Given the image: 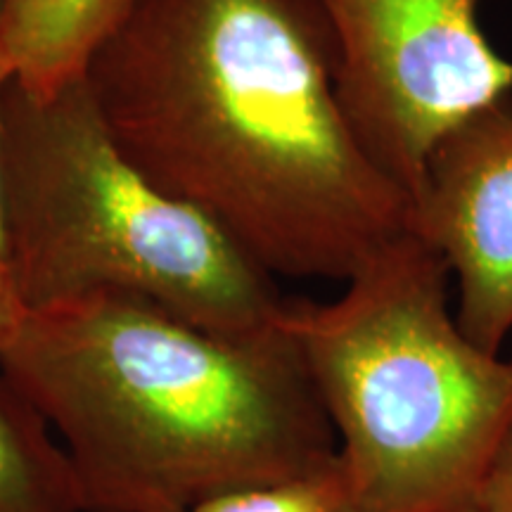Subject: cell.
I'll list each match as a JSON object with an SVG mask.
<instances>
[{
  "mask_svg": "<svg viewBox=\"0 0 512 512\" xmlns=\"http://www.w3.org/2000/svg\"><path fill=\"white\" fill-rule=\"evenodd\" d=\"M3 12H5V0H0V22H3Z\"/></svg>",
  "mask_w": 512,
  "mask_h": 512,
  "instance_id": "cell-13",
  "label": "cell"
},
{
  "mask_svg": "<svg viewBox=\"0 0 512 512\" xmlns=\"http://www.w3.org/2000/svg\"><path fill=\"white\" fill-rule=\"evenodd\" d=\"M470 512H512V432Z\"/></svg>",
  "mask_w": 512,
  "mask_h": 512,
  "instance_id": "cell-10",
  "label": "cell"
},
{
  "mask_svg": "<svg viewBox=\"0 0 512 512\" xmlns=\"http://www.w3.org/2000/svg\"><path fill=\"white\" fill-rule=\"evenodd\" d=\"M344 112L415 202L441 140L512 98V60L479 24L484 0H316Z\"/></svg>",
  "mask_w": 512,
  "mask_h": 512,
  "instance_id": "cell-5",
  "label": "cell"
},
{
  "mask_svg": "<svg viewBox=\"0 0 512 512\" xmlns=\"http://www.w3.org/2000/svg\"><path fill=\"white\" fill-rule=\"evenodd\" d=\"M0 176L5 268L27 313L112 292L228 335L283 318L273 275L128 162L81 76L50 93L10 81Z\"/></svg>",
  "mask_w": 512,
  "mask_h": 512,
  "instance_id": "cell-4",
  "label": "cell"
},
{
  "mask_svg": "<svg viewBox=\"0 0 512 512\" xmlns=\"http://www.w3.org/2000/svg\"><path fill=\"white\" fill-rule=\"evenodd\" d=\"M183 512H363L339 458L309 475L247 486L207 498Z\"/></svg>",
  "mask_w": 512,
  "mask_h": 512,
  "instance_id": "cell-9",
  "label": "cell"
},
{
  "mask_svg": "<svg viewBox=\"0 0 512 512\" xmlns=\"http://www.w3.org/2000/svg\"><path fill=\"white\" fill-rule=\"evenodd\" d=\"M415 230L280 318L363 512H470L512 432V356L477 347Z\"/></svg>",
  "mask_w": 512,
  "mask_h": 512,
  "instance_id": "cell-3",
  "label": "cell"
},
{
  "mask_svg": "<svg viewBox=\"0 0 512 512\" xmlns=\"http://www.w3.org/2000/svg\"><path fill=\"white\" fill-rule=\"evenodd\" d=\"M413 230L456 280L460 330L501 354L512 332V98L441 140L413 202Z\"/></svg>",
  "mask_w": 512,
  "mask_h": 512,
  "instance_id": "cell-6",
  "label": "cell"
},
{
  "mask_svg": "<svg viewBox=\"0 0 512 512\" xmlns=\"http://www.w3.org/2000/svg\"><path fill=\"white\" fill-rule=\"evenodd\" d=\"M0 373L60 441L83 512H183L337 456L283 323L228 335L91 294L24 313Z\"/></svg>",
  "mask_w": 512,
  "mask_h": 512,
  "instance_id": "cell-2",
  "label": "cell"
},
{
  "mask_svg": "<svg viewBox=\"0 0 512 512\" xmlns=\"http://www.w3.org/2000/svg\"><path fill=\"white\" fill-rule=\"evenodd\" d=\"M15 79V67L10 57L0 48V133H3V95L10 81ZM0 266H5V230H3V176H0Z\"/></svg>",
  "mask_w": 512,
  "mask_h": 512,
  "instance_id": "cell-12",
  "label": "cell"
},
{
  "mask_svg": "<svg viewBox=\"0 0 512 512\" xmlns=\"http://www.w3.org/2000/svg\"><path fill=\"white\" fill-rule=\"evenodd\" d=\"M128 0H5L0 48L15 81L50 93L83 72L91 50Z\"/></svg>",
  "mask_w": 512,
  "mask_h": 512,
  "instance_id": "cell-7",
  "label": "cell"
},
{
  "mask_svg": "<svg viewBox=\"0 0 512 512\" xmlns=\"http://www.w3.org/2000/svg\"><path fill=\"white\" fill-rule=\"evenodd\" d=\"M24 306L19 304L15 287L8 275V268L0 266V347L8 342L12 332L17 330V325L24 318Z\"/></svg>",
  "mask_w": 512,
  "mask_h": 512,
  "instance_id": "cell-11",
  "label": "cell"
},
{
  "mask_svg": "<svg viewBox=\"0 0 512 512\" xmlns=\"http://www.w3.org/2000/svg\"><path fill=\"white\" fill-rule=\"evenodd\" d=\"M316 0H128L81 79L128 162L273 278L347 283L413 230Z\"/></svg>",
  "mask_w": 512,
  "mask_h": 512,
  "instance_id": "cell-1",
  "label": "cell"
},
{
  "mask_svg": "<svg viewBox=\"0 0 512 512\" xmlns=\"http://www.w3.org/2000/svg\"><path fill=\"white\" fill-rule=\"evenodd\" d=\"M0 512H83L72 465L31 403L0 373Z\"/></svg>",
  "mask_w": 512,
  "mask_h": 512,
  "instance_id": "cell-8",
  "label": "cell"
}]
</instances>
